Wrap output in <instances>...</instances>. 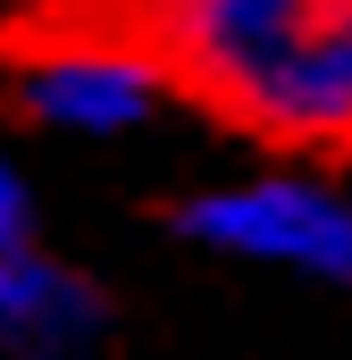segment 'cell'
I'll use <instances>...</instances> for the list:
<instances>
[{"label":"cell","mask_w":352,"mask_h":360,"mask_svg":"<svg viewBox=\"0 0 352 360\" xmlns=\"http://www.w3.org/2000/svg\"><path fill=\"white\" fill-rule=\"evenodd\" d=\"M8 68H126L268 151L352 160V0H0Z\"/></svg>","instance_id":"cell-1"},{"label":"cell","mask_w":352,"mask_h":360,"mask_svg":"<svg viewBox=\"0 0 352 360\" xmlns=\"http://www.w3.org/2000/svg\"><path fill=\"white\" fill-rule=\"evenodd\" d=\"M193 235L244 243V252H277V260H302V269H327V276H352V210L302 193V184H252V193L193 201Z\"/></svg>","instance_id":"cell-2"},{"label":"cell","mask_w":352,"mask_h":360,"mask_svg":"<svg viewBox=\"0 0 352 360\" xmlns=\"http://www.w3.org/2000/svg\"><path fill=\"white\" fill-rule=\"evenodd\" d=\"M84 319H92L84 285H68L59 269H42L25 252H0V344H17V352H68L84 335Z\"/></svg>","instance_id":"cell-3"},{"label":"cell","mask_w":352,"mask_h":360,"mask_svg":"<svg viewBox=\"0 0 352 360\" xmlns=\"http://www.w3.org/2000/svg\"><path fill=\"white\" fill-rule=\"evenodd\" d=\"M143 101H151V84L126 68H34V109L68 117V126H118Z\"/></svg>","instance_id":"cell-4"},{"label":"cell","mask_w":352,"mask_h":360,"mask_svg":"<svg viewBox=\"0 0 352 360\" xmlns=\"http://www.w3.org/2000/svg\"><path fill=\"white\" fill-rule=\"evenodd\" d=\"M17 226H25V201H17V184L0 176V252H17Z\"/></svg>","instance_id":"cell-5"}]
</instances>
